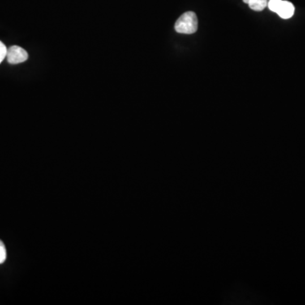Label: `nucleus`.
<instances>
[{
    "label": "nucleus",
    "mask_w": 305,
    "mask_h": 305,
    "mask_svg": "<svg viewBox=\"0 0 305 305\" xmlns=\"http://www.w3.org/2000/svg\"><path fill=\"white\" fill-rule=\"evenodd\" d=\"M175 30L178 33L194 34L198 30V17L193 11L182 14L175 24Z\"/></svg>",
    "instance_id": "nucleus-1"
},
{
    "label": "nucleus",
    "mask_w": 305,
    "mask_h": 305,
    "mask_svg": "<svg viewBox=\"0 0 305 305\" xmlns=\"http://www.w3.org/2000/svg\"><path fill=\"white\" fill-rule=\"evenodd\" d=\"M6 58L9 63L16 65L27 61L28 60V53L24 49L15 45L8 49Z\"/></svg>",
    "instance_id": "nucleus-2"
},
{
    "label": "nucleus",
    "mask_w": 305,
    "mask_h": 305,
    "mask_svg": "<svg viewBox=\"0 0 305 305\" xmlns=\"http://www.w3.org/2000/svg\"><path fill=\"white\" fill-rule=\"evenodd\" d=\"M6 257H7L6 249L4 242L0 240V264H3L6 260Z\"/></svg>",
    "instance_id": "nucleus-5"
},
{
    "label": "nucleus",
    "mask_w": 305,
    "mask_h": 305,
    "mask_svg": "<svg viewBox=\"0 0 305 305\" xmlns=\"http://www.w3.org/2000/svg\"><path fill=\"white\" fill-rule=\"evenodd\" d=\"M7 48H6L5 44L0 41V64L2 63V61L5 60V57L7 55Z\"/></svg>",
    "instance_id": "nucleus-6"
},
{
    "label": "nucleus",
    "mask_w": 305,
    "mask_h": 305,
    "mask_svg": "<svg viewBox=\"0 0 305 305\" xmlns=\"http://www.w3.org/2000/svg\"><path fill=\"white\" fill-rule=\"evenodd\" d=\"M295 11L294 5L289 1L281 0L276 13L282 19H290Z\"/></svg>",
    "instance_id": "nucleus-3"
},
{
    "label": "nucleus",
    "mask_w": 305,
    "mask_h": 305,
    "mask_svg": "<svg viewBox=\"0 0 305 305\" xmlns=\"http://www.w3.org/2000/svg\"><path fill=\"white\" fill-rule=\"evenodd\" d=\"M254 11H262L268 5V0H242Z\"/></svg>",
    "instance_id": "nucleus-4"
}]
</instances>
